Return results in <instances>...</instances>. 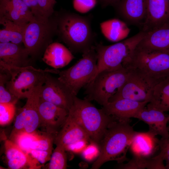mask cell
Instances as JSON below:
<instances>
[{
  "label": "cell",
  "instance_id": "1",
  "mask_svg": "<svg viewBox=\"0 0 169 169\" xmlns=\"http://www.w3.org/2000/svg\"><path fill=\"white\" fill-rule=\"evenodd\" d=\"M136 132L130 122H114L100 142L99 155L91 169H99L108 161H115L122 163L128 160L126 153Z\"/></svg>",
  "mask_w": 169,
  "mask_h": 169
},
{
  "label": "cell",
  "instance_id": "2",
  "mask_svg": "<svg viewBox=\"0 0 169 169\" xmlns=\"http://www.w3.org/2000/svg\"><path fill=\"white\" fill-rule=\"evenodd\" d=\"M57 32L72 52H84L94 45V36L89 16L71 13L58 16Z\"/></svg>",
  "mask_w": 169,
  "mask_h": 169
},
{
  "label": "cell",
  "instance_id": "3",
  "mask_svg": "<svg viewBox=\"0 0 169 169\" xmlns=\"http://www.w3.org/2000/svg\"><path fill=\"white\" fill-rule=\"evenodd\" d=\"M124 67L138 70L158 84L169 79V52L138 44Z\"/></svg>",
  "mask_w": 169,
  "mask_h": 169
},
{
  "label": "cell",
  "instance_id": "4",
  "mask_svg": "<svg viewBox=\"0 0 169 169\" xmlns=\"http://www.w3.org/2000/svg\"><path fill=\"white\" fill-rule=\"evenodd\" d=\"M70 110L82 126L91 141L99 145L109 127L116 120L90 101L74 97Z\"/></svg>",
  "mask_w": 169,
  "mask_h": 169
},
{
  "label": "cell",
  "instance_id": "5",
  "mask_svg": "<svg viewBox=\"0 0 169 169\" xmlns=\"http://www.w3.org/2000/svg\"><path fill=\"white\" fill-rule=\"evenodd\" d=\"M0 69L7 70L11 77L6 84L7 89L18 99L27 98L34 89L43 84L48 73L59 74L56 69H37L31 66L18 67L0 62Z\"/></svg>",
  "mask_w": 169,
  "mask_h": 169
},
{
  "label": "cell",
  "instance_id": "6",
  "mask_svg": "<svg viewBox=\"0 0 169 169\" xmlns=\"http://www.w3.org/2000/svg\"><path fill=\"white\" fill-rule=\"evenodd\" d=\"M130 72V69L124 67L100 71L85 87V99L106 105L125 83Z\"/></svg>",
  "mask_w": 169,
  "mask_h": 169
},
{
  "label": "cell",
  "instance_id": "7",
  "mask_svg": "<svg viewBox=\"0 0 169 169\" xmlns=\"http://www.w3.org/2000/svg\"><path fill=\"white\" fill-rule=\"evenodd\" d=\"M144 34L145 32L141 31L134 36L113 44H98L94 45L97 55V69L94 77L102 71L124 67Z\"/></svg>",
  "mask_w": 169,
  "mask_h": 169
},
{
  "label": "cell",
  "instance_id": "8",
  "mask_svg": "<svg viewBox=\"0 0 169 169\" xmlns=\"http://www.w3.org/2000/svg\"><path fill=\"white\" fill-rule=\"evenodd\" d=\"M97 55L93 45L82 53V58L69 68L59 71V79L77 96L93 79L97 69Z\"/></svg>",
  "mask_w": 169,
  "mask_h": 169
},
{
  "label": "cell",
  "instance_id": "9",
  "mask_svg": "<svg viewBox=\"0 0 169 169\" xmlns=\"http://www.w3.org/2000/svg\"><path fill=\"white\" fill-rule=\"evenodd\" d=\"M51 17L46 19L34 16L26 25L23 43L30 56L36 57L45 51L57 33L58 16L52 19Z\"/></svg>",
  "mask_w": 169,
  "mask_h": 169
},
{
  "label": "cell",
  "instance_id": "10",
  "mask_svg": "<svg viewBox=\"0 0 169 169\" xmlns=\"http://www.w3.org/2000/svg\"><path fill=\"white\" fill-rule=\"evenodd\" d=\"M129 69L130 72L126 81L110 98L109 102L120 99L150 102L154 87L157 83L138 71Z\"/></svg>",
  "mask_w": 169,
  "mask_h": 169
},
{
  "label": "cell",
  "instance_id": "11",
  "mask_svg": "<svg viewBox=\"0 0 169 169\" xmlns=\"http://www.w3.org/2000/svg\"><path fill=\"white\" fill-rule=\"evenodd\" d=\"M35 88L27 98L26 103L21 108L15 118L12 135L21 132L32 133L40 125L38 107L41 86Z\"/></svg>",
  "mask_w": 169,
  "mask_h": 169
},
{
  "label": "cell",
  "instance_id": "12",
  "mask_svg": "<svg viewBox=\"0 0 169 169\" xmlns=\"http://www.w3.org/2000/svg\"><path fill=\"white\" fill-rule=\"evenodd\" d=\"M74 96L58 78L47 73L41 88V99L69 111L73 105Z\"/></svg>",
  "mask_w": 169,
  "mask_h": 169
},
{
  "label": "cell",
  "instance_id": "13",
  "mask_svg": "<svg viewBox=\"0 0 169 169\" xmlns=\"http://www.w3.org/2000/svg\"><path fill=\"white\" fill-rule=\"evenodd\" d=\"M38 110L40 126L44 127L46 132L56 136L65 122L69 111L40 97Z\"/></svg>",
  "mask_w": 169,
  "mask_h": 169
},
{
  "label": "cell",
  "instance_id": "14",
  "mask_svg": "<svg viewBox=\"0 0 169 169\" xmlns=\"http://www.w3.org/2000/svg\"><path fill=\"white\" fill-rule=\"evenodd\" d=\"M164 112L147 104L140 110L135 116L148 125V131L155 136L159 135L165 139L169 136L167 124L169 122L168 115Z\"/></svg>",
  "mask_w": 169,
  "mask_h": 169
},
{
  "label": "cell",
  "instance_id": "15",
  "mask_svg": "<svg viewBox=\"0 0 169 169\" xmlns=\"http://www.w3.org/2000/svg\"><path fill=\"white\" fill-rule=\"evenodd\" d=\"M148 101L138 102L128 99H120L109 102L102 109L107 115L116 121L130 122L131 118L135 117Z\"/></svg>",
  "mask_w": 169,
  "mask_h": 169
},
{
  "label": "cell",
  "instance_id": "16",
  "mask_svg": "<svg viewBox=\"0 0 169 169\" xmlns=\"http://www.w3.org/2000/svg\"><path fill=\"white\" fill-rule=\"evenodd\" d=\"M146 13L141 26L147 32L169 23V0H146Z\"/></svg>",
  "mask_w": 169,
  "mask_h": 169
},
{
  "label": "cell",
  "instance_id": "17",
  "mask_svg": "<svg viewBox=\"0 0 169 169\" xmlns=\"http://www.w3.org/2000/svg\"><path fill=\"white\" fill-rule=\"evenodd\" d=\"M86 140L91 141L90 137L70 110L63 126L56 136L54 142L65 149L68 146L79 141Z\"/></svg>",
  "mask_w": 169,
  "mask_h": 169
},
{
  "label": "cell",
  "instance_id": "18",
  "mask_svg": "<svg viewBox=\"0 0 169 169\" xmlns=\"http://www.w3.org/2000/svg\"><path fill=\"white\" fill-rule=\"evenodd\" d=\"M34 17L22 0H0V18L26 25Z\"/></svg>",
  "mask_w": 169,
  "mask_h": 169
},
{
  "label": "cell",
  "instance_id": "19",
  "mask_svg": "<svg viewBox=\"0 0 169 169\" xmlns=\"http://www.w3.org/2000/svg\"><path fill=\"white\" fill-rule=\"evenodd\" d=\"M114 6L126 22L141 27L146 15V0H121Z\"/></svg>",
  "mask_w": 169,
  "mask_h": 169
},
{
  "label": "cell",
  "instance_id": "20",
  "mask_svg": "<svg viewBox=\"0 0 169 169\" xmlns=\"http://www.w3.org/2000/svg\"><path fill=\"white\" fill-rule=\"evenodd\" d=\"M29 56L27 49L20 44L0 43V62L4 64L18 67L31 66Z\"/></svg>",
  "mask_w": 169,
  "mask_h": 169
},
{
  "label": "cell",
  "instance_id": "21",
  "mask_svg": "<svg viewBox=\"0 0 169 169\" xmlns=\"http://www.w3.org/2000/svg\"><path fill=\"white\" fill-rule=\"evenodd\" d=\"M156 136L148 131L146 132L137 131L129 147L133 156L152 157L156 149H159V140Z\"/></svg>",
  "mask_w": 169,
  "mask_h": 169
},
{
  "label": "cell",
  "instance_id": "22",
  "mask_svg": "<svg viewBox=\"0 0 169 169\" xmlns=\"http://www.w3.org/2000/svg\"><path fill=\"white\" fill-rule=\"evenodd\" d=\"M5 153L8 167L19 169L28 166L30 169H37L34 160L29 154L24 152L11 140H7L4 143Z\"/></svg>",
  "mask_w": 169,
  "mask_h": 169
},
{
  "label": "cell",
  "instance_id": "23",
  "mask_svg": "<svg viewBox=\"0 0 169 169\" xmlns=\"http://www.w3.org/2000/svg\"><path fill=\"white\" fill-rule=\"evenodd\" d=\"M74 58L72 52L65 46L54 42L46 48L42 60L48 65L57 69L67 65Z\"/></svg>",
  "mask_w": 169,
  "mask_h": 169
},
{
  "label": "cell",
  "instance_id": "24",
  "mask_svg": "<svg viewBox=\"0 0 169 169\" xmlns=\"http://www.w3.org/2000/svg\"><path fill=\"white\" fill-rule=\"evenodd\" d=\"M152 49L169 52V23L147 32L138 44Z\"/></svg>",
  "mask_w": 169,
  "mask_h": 169
},
{
  "label": "cell",
  "instance_id": "25",
  "mask_svg": "<svg viewBox=\"0 0 169 169\" xmlns=\"http://www.w3.org/2000/svg\"><path fill=\"white\" fill-rule=\"evenodd\" d=\"M101 32L105 38L113 42H118L125 39L130 29L126 23L116 18L104 21L100 24Z\"/></svg>",
  "mask_w": 169,
  "mask_h": 169
},
{
  "label": "cell",
  "instance_id": "26",
  "mask_svg": "<svg viewBox=\"0 0 169 169\" xmlns=\"http://www.w3.org/2000/svg\"><path fill=\"white\" fill-rule=\"evenodd\" d=\"M0 23L4 27L0 30V43L21 44L23 43V33L26 25L0 18Z\"/></svg>",
  "mask_w": 169,
  "mask_h": 169
},
{
  "label": "cell",
  "instance_id": "27",
  "mask_svg": "<svg viewBox=\"0 0 169 169\" xmlns=\"http://www.w3.org/2000/svg\"><path fill=\"white\" fill-rule=\"evenodd\" d=\"M148 104L164 112L169 111V79L155 86Z\"/></svg>",
  "mask_w": 169,
  "mask_h": 169
},
{
  "label": "cell",
  "instance_id": "28",
  "mask_svg": "<svg viewBox=\"0 0 169 169\" xmlns=\"http://www.w3.org/2000/svg\"><path fill=\"white\" fill-rule=\"evenodd\" d=\"M164 161L158 155L150 158L133 156L127 163H121L118 168L124 169H166Z\"/></svg>",
  "mask_w": 169,
  "mask_h": 169
},
{
  "label": "cell",
  "instance_id": "29",
  "mask_svg": "<svg viewBox=\"0 0 169 169\" xmlns=\"http://www.w3.org/2000/svg\"><path fill=\"white\" fill-rule=\"evenodd\" d=\"M39 134L35 131L32 133L21 132L11 135V140L17 144L24 152L28 153L33 142L38 137Z\"/></svg>",
  "mask_w": 169,
  "mask_h": 169
},
{
  "label": "cell",
  "instance_id": "30",
  "mask_svg": "<svg viewBox=\"0 0 169 169\" xmlns=\"http://www.w3.org/2000/svg\"><path fill=\"white\" fill-rule=\"evenodd\" d=\"M65 148L56 145L50 160L49 169H65L67 167V156Z\"/></svg>",
  "mask_w": 169,
  "mask_h": 169
},
{
  "label": "cell",
  "instance_id": "31",
  "mask_svg": "<svg viewBox=\"0 0 169 169\" xmlns=\"http://www.w3.org/2000/svg\"><path fill=\"white\" fill-rule=\"evenodd\" d=\"M11 77L10 74L6 70L0 69V103H16L18 99L10 92L6 87V84Z\"/></svg>",
  "mask_w": 169,
  "mask_h": 169
},
{
  "label": "cell",
  "instance_id": "32",
  "mask_svg": "<svg viewBox=\"0 0 169 169\" xmlns=\"http://www.w3.org/2000/svg\"><path fill=\"white\" fill-rule=\"evenodd\" d=\"M55 137V136L46 132L44 134H39L38 137L31 144L30 150H37L52 151L53 145Z\"/></svg>",
  "mask_w": 169,
  "mask_h": 169
},
{
  "label": "cell",
  "instance_id": "33",
  "mask_svg": "<svg viewBox=\"0 0 169 169\" xmlns=\"http://www.w3.org/2000/svg\"><path fill=\"white\" fill-rule=\"evenodd\" d=\"M16 103H0V124L5 125L10 123L13 119L16 112Z\"/></svg>",
  "mask_w": 169,
  "mask_h": 169
},
{
  "label": "cell",
  "instance_id": "34",
  "mask_svg": "<svg viewBox=\"0 0 169 169\" xmlns=\"http://www.w3.org/2000/svg\"><path fill=\"white\" fill-rule=\"evenodd\" d=\"M38 17L48 19L54 13V7L56 0H38Z\"/></svg>",
  "mask_w": 169,
  "mask_h": 169
},
{
  "label": "cell",
  "instance_id": "35",
  "mask_svg": "<svg viewBox=\"0 0 169 169\" xmlns=\"http://www.w3.org/2000/svg\"><path fill=\"white\" fill-rule=\"evenodd\" d=\"M84 158L88 161H91L98 157L100 153L99 144L91 141L81 153Z\"/></svg>",
  "mask_w": 169,
  "mask_h": 169
},
{
  "label": "cell",
  "instance_id": "36",
  "mask_svg": "<svg viewBox=\"0 0 169 169\" xmlns=\"http://www.w3.org/2000/svg\"><path fill=\"white\" fill-rule=\"evenodd\" d=\"M96 3V0H73L74 8L82 13L90 11L95 6Z\"/></svg>",
  "mask_w": 169,
  "mask_h": 169
},
{
  "label": "cell",
  "instance_id": "37",
  "mask_svg": "<svg viewBox=\"0 0 169 169\" xmlns=\"http://www.w3.org/2000/svg\"><path fill=\"white\" fill-rule=\"evenodd\" d=\"M168 127L169 132V126ZM159 145L160 151L158 155L165 161L166 169H169V136L166 138L159 140Z\"/></svg>",
  "mask_w": 169,
  "mask_h": 169
},
{
  "label": "cell",
  "instance_id": "38",
  "mask_svg": "<svg viewBox=\"0 0 169 169\" xmlns=\"http://www.w3.org/2000/svg\"><path fill=\"white\" fill-rule=\"evenodd\" d=\"M28 154L38 163L44 164L50 160L52 151L31 150Z\"/></svg>",
  "mask_w": 169,
  "mask_h": 169
},
{
  "label": "cell",
  "instance_id": "39",
  "mask_svg": "<svg viewBox=\"0 0 169 169\" xmlns=\"http://www.w3.org/2000/svg\"><path fill=\"white\" fill-rule=\"evenodd\" d=\"M90 142L86 140L79 141L67 146L65 150L74 153H82Z\"/></svg>",
  "mask_w": 169,
  "mask_h": 169
},
{
  "label": "cell",
  "instance_id": "40",
  "mask_svg": "<svg viewBox=\"0 0 169 169\" xmlns=\"http://www.w3.org/2000/svg\"><path fill=\"white\" fill-rule=\"evenodd\" d=\"M31 10L34 16L38 17V0H22Z\"/></svg>",
  "mask_w": 169,
  "mask_h": 169
},
{
  "label": "cell",
  "instance_id": "41",
  "mask_svg": "<svg viewBox=\"0 0 169 169\" xmlns=\"http://www.w3.org/2000/svg\"><path fill=\"white\" fill-rule=\"evenodd\" d=\"M121 0H100L102 6L105 7L109 5L114 6Z\"/></svg>",
  "mask_w": 169,
  "mask_h": 169
}]
</instances>
